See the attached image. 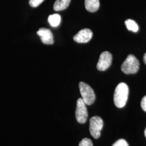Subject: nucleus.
<instances>
[{"mask_svg":"<svg viewBox=\"0 0 146 146\" xmlns=\"http://www.w3.org/2000/svg\"><path fill=\"white\" fill-rule=\"evenodd\" d=\"M71 0H56L54 5V10L61 11L68 8Z\"/></svg>","mask_w":146,"mask_h":146,"instance_id":"10","label":"nucleus"},{"mask_svg":"<svg viewBox=\"0 0 146 146\" xmlns=\"http://www.w3.org/2000/svg\"><path fill=\"white\" fill-rule=\"evenodd\" d=\"M128 94L129 88L125 83L121 82L117 86L114 94V102L116 107L121 108L125 106Z\"/></svg>","mask_w":146,"mask_h":146,"instance_id":"1","label":"nucleus"},{"mask_svg":"<svg viewBox=\"0 0 146 146\" xmlns=\"http://www.w3.org/2000/svg\"><path fill=\"white\" fill-rule=\"evenodd\" d=\"M48 20L51 26L56 27L60 25L61 20V18L59 14H54L49 16L48 17Z\"/></svg>","mask_w":146,"mask_h":146,"instance_id":"11","label":"nucleus"},{"mask_svg":"<svg viewBox=\"0 0 146 146\" xmlns=\"http://www.w3.org/2000/svg\"><path fill=\"white\" fill-rule=\"evenodd\" d=\"M145 136H146V129H145Z\"/></svg>","mask_w":146,"mask_h":146,"instance_id":"18","label":"nucleus"},{"mask_svg":"<svg viewBox=\"0 0 146 146\" xmlns=\"http://www.w3.org/2000/svg\"><path fill=\"white\" fill-rule=\"evenodd\" d=\"M112 146H129L127 141L123 139H120L113 145Z\"/></svg>","mask_w":146,"mask_h":146,"instance_id":"15","label":"nucleus"},{"mask_svg":"<svg viewBox=\"0 0 146 146\" xmlns=\"http://www.w3.org/2000/svg\"><path fill=\"white\" fill-rule=\"evenodd\" d=\"M44 0H29V5L32 7H37L40 5Z\"/></svg>","mask_w":146,"mask_h":146,"instance_id":"14","label":"nucleus"},{"mask_svg":"<svg viewBox=\"0 0 146 146\" xmlns=\"http://www.w3.org/2000/svg\"><path fill=\"white\" fill-rule=\"evenodd\" d=\"M93 32L88 29L85 28L81 30L73 37L74 41L80 43H84L89 42L92 38Z\"/></svg>","mask_w":146,"mask_h":146,"instance_id":"7","label":"nucleus"},{"mask_svg":"<svg viewBox=\"0 0 146 146\" xmlns=\"http://www.w3.org/2000/svg\"><path fill=\"white\" fill-rule=\"evenodd\" d=\"M141 106L143 110L146 112V95L141 100Z\"/></svg>","mask_w":146,"mask_h":146,"instance_id":"16","label":"nucleus"},{"mask_svg":"<svg viewBox=\"0 0 146 146\" xmlns=\"http://www.w3.org/2000/svg\"><path fill=\"white\" fill-rule=\"evenodd\" d=\"M82 99L87 105L93 104L95 101V94L93 89L88 84L80 82L78 84Z\"/></svg>","mask_w":146,"mask_h":146,"instance_id":"3","label":"nucleus"},{"mask_svg":"<svg viewBox=\"0 0 146 146\" xmlns=\"http://www.w3.org/2000/svg\"><path fill=\"white\" fill-rule=\"evenodd\" d=\"M37 35L40 37L42 43L45 44H52L54 43V38L51 31L44 28H40L37 32Z\"/></svg>","mask_w":146,"mask_h":146,"instance_id":"8","label":"nucleus"},{"mask_svg":"<svg viewBox=\"0 0 146 146\" xmlns=\"http://www.w3.org/2000/svg\"><path fill=\"white\" fill-rule=\"evenodd\" d=\"M143 61L146 64V53L145 54V55L143 56Z\"/></svg>","mask_w":146,"mask_h":146,"instance_id":"17","label":"nucleus"},{"mask_svg":"<svg viewBox=\"0 0 146 146\" xmlns=\"http://www.w3.org/2000/svg\"><path fill=\"white\" fill-rule=\"evenodd\" d=\"M112 60L113 57L110 52L107 51L102 52L96 66L97 69L100 71L106 70L111 64Z\"/></svg>","mask_w":146,"mask_h":146,"instance_id":"6","label":"nucleus"},{"mask_svg":"<svg viewBox=\"0 0 146 146\" xmlns=\"http://www.w3.org/2000/svg\"><path fill=\"white\" fill-rule=\"evenodd\" d=\"M125 25L128 30L133 32H137L139 31V26L135 21L128 19L125 21Z\"/></svg>","mask_w":146,"mask_h":146,"instance_id":"12","label":"nucleus"},{"mask_svg":"<svg viewBox=\"0 0 146 146\" xmlns=\"http://www.w3.org/2000/svg\"><path fill=\"white\" fill-rule=\"evenodd\" d=\"M104 126L102 119L98 116L92 117L89 121V131L94 139H98L101 135V131Z\"/></svg>","mask_w":146,"mask_h":146,"instance_id":"4","label":"nucleus"},{"mask_svg":"<svg viewBox=\"0 0 146 146\" xmlns=\"http://www.w3.org/2000/svg\"><path fill=\"white\" fill-rule=\"evenodd\" d=\"M78 146H93V142L88 138H84L80 142Z\"/></svg>","mask_w":146,"mask_h":146,"instance_id":"13","label":"nucleus"},{"mask_svg":"<svg viewBox=\"0 0 146 146\" xmlns=\"http://www.w3.org/2000/svg\"><path fill=\"white\" fill-rule=\"evenodd\" d=\"M84 4L86 10L91 13L96 11L100 7L99 0H85Z\"/></svg>","mask_w":146,"mask_h":146,"instance_id":"9","label":"nucleus"},{"mask_svg":"<svg viewBox=\"0 0 146 146\" xmlns=\"http://www.w3.org/2000/svg\"><path fill=\"white\" fill-rule=\"evenodd\" d=\"M140 63L135 56L129 54L121 65V70L125 74H134L139 69Z\"/></svg>","mask_w":146,"mask_h":146,"instance_id":"2","label":"nucleus"},{"mask_svg":"<svg viewBox=\"0 0 146 146\" xmlns=\"http://www.w3.org/2000/svg\"><path fill=\"white\" fill-rule=\"evenodd\" d=\"M75 116L77 121L80 123H84L88 118V111L86 104L82 98H80L77 101Z\"/></svg>","mask_w":146,"mask_h":146,"instance_id":"5","label":"nucleus"}]
</instances>
